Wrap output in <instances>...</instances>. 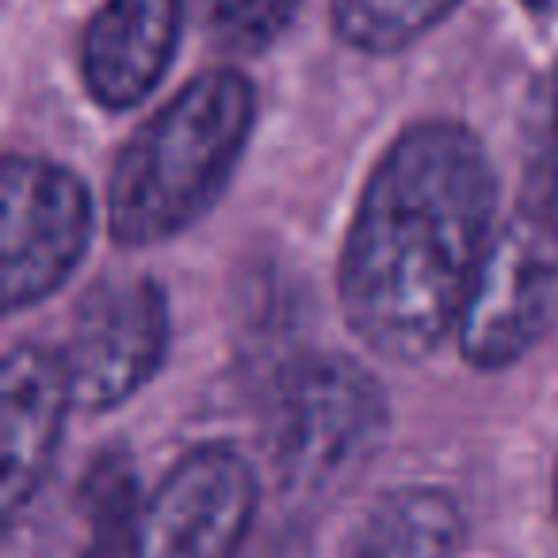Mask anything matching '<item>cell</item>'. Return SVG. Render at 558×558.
<instances>
[{"instance_id":"cell-2","label":"cell","mask_w":558,"mask_h":558,"mask_svg":"<svg viewBox=\"0 0 558 558\" xmlns=\"http://www.w3.org/2000/svg\"><path fill=\"white\" fill-rule=\"evenodd\" d=\"M256 123V88L241 70H207L154 111L108 180V230L146 248L195 226L226 192Z\"/></svg>"},{"instance_id":"cell-8","label":"cell","mask_w":558,"mask_h":558,"mask_svg":"<svg viewBox=\"0 0 558 558\" xmlns=\"http://www.w3.org/2000/svg\"><path fill=\"white\" fill-rule=\"evenodd\" d=\"M73 387L65 360L43 344H16L4 356L0 379V509L4 524L39 497L50 478L70 417Z\"/></svg>"},{"instance_id":"cell-1","label":"cell","mask_w":558,"mask_h":558,"mask_svg":"<svg viewBox=\"0 0 558 558\" xmlns=\"http://www.w3.org/2000/svg\"><path fill=\"white\" fill-rule=\"evenodd\" d=\"M494 210L497 177L474 131L451 119L405 126L375 161L344 233L352 333L395 364L433 356L459 329Z\"/></svg>"},{"instance_id":"cell-16","label":"cell","mask_w":558,"mask_h":558,"mask_svg":"<svg viewBox=\"0 0 558 558\" xmlns=\"http://www.w3.org/2000/svg\"><path fill=\"white\" fill-rule=\"evenodd\" d=\"M555 512H558V478H555Z\"/></svg>"},{"instance_id":"cell-6","label":"cell","mask_w":558,"mask_h":558,"mask_svg":"<svg viewBox=\"0 0 558 558\" xmlns=\"http://www.w3.org/2000/svg\"><path fill=\"white\" fill-rule=\"evenodd\" d=\"M169 352V299L149 276L108 279L77 306L65 375L73 402L108 413L131 402L165 364Z\"/></svg>"},{"instance_id":"cell-10","label":"cell","mask_w":558,"mask_h":558,"mask_svg":"<svg viewBox=\"0 0 558 558\" xmlns=\"http://www.w3.org/2000/svg\"><path fill=\"white\" fill-rule=\"evenodd\" d=\"M459 543H463V512L451 494L405 486L383 494L364 512L341 558H451Z\"/></svg>"},{"instance_id":"cell-13","label":"cell","mask_w":558,"mask_h":558,"mask_svg":"<svg viewBox=\"0 0 558 558\" xmlns=\"http://www.w3.org/2000/svg\"><path fill=\"white\" fill-rule=\"evenodd\" d=\"M303 0H199L203 27L230 54H260L295 24Z\"/></svg>"},{"instance_id":"cell-3","label":"cell","mask_w":558,"mask_h":558,"mask_svg":"<svg viewBox=\"0 0 558 558\" xmlns=\"http://www.w3.org/2000/svg\"><path fill=\"white\" fill-rule=\"evenodd\" d=\"M387 395L360 360L306 352L279 367L268 390V459L295 501L349 486L387 433Z\"/></svg>"},{"instance_id":"cell-17","label":"cell","mask_w":558,"mask_h":558,"mask_svg":"<svg viewBox=\"0 0 558 558\" xmlns=\"http://www.w3.org/2000/svg\"><path fill=\"white\" fill-rule=\"evenodd\" d=\"M264 558H288V555H264Z\"/></svg>"},{"instance_id":"cell-5","label":"cell","mask_w":558,"mask_h":558,"mask_svg":"<svg viewBox=\"0 0 558 558\" xmlns=\"http://www.w3.org/2000/svg\"><path fill=\"white\" fill-rule=\"evenodd\" d=\"M96 230L85 180L47 157L12 154L0 169V299L20 314L81 268Z\"/></svg>"},{"instance_id":"cell-11","label":"cell","mask_w":558,"mask_h":558,"mask_svg":"<svg viewBox=\"0 0 558 558\" xmlns=\"http://www.w3.org/2000/svg\"><path fill=\"white\" fill-rule=\"evenodd\" d=\"M138 478L123 451H104L81 482V517L88 543L81 558H134L142 524Z\"/></svg>"},{"instance_id":"cell-12","label":"cell","mask_w":558,"mask_h":558,"mask_svg":"<svg viewBox=\"0 0 558 558\" xmlns=\"http://www.w3.org/2000/svg\"><path fill=\"white\" fill-rule=\"evenodd\" d=\"M459 4L463 0H333L329 16L344 47L387 58L425 39Z\"/></svg>"},{"instance_id":"cell-7","label":"cell","mask_w":558,"mask_h":558,"mask_svg":"<svg viewBox=\"0 0 558 558\" xmlns=\"http://www.w3.org/2000/svg\"><path fill=\"white\" fill-rule=\"evenodd\" d=\"M260 482L226 444L187 451L142 509L134 558H238L253 532Z\"/></svg>"},{"instance_id":"cell-9","label":"cell","mask_w":558,"mask_h":558,"mask_svg":"<svg viewBox=\"0 0 558 558\" xmlns=\"http://www.w3.org/2000/svg\"><path fill=\"white\" fill-rule=\"evenodd\" d=\"M184 0H104L81 39V77L100 108L131 111L177 58Z\"/></svg>"},{"instance_id":"cell-4","label":"cell","mask_w":558,"mask_h":558,"mask_svg":"<svg viewBox=\"0 0 558 558\" xmlns=\"http://www.w3.org/2000/svg\"><path fill=\"white\" fill-rule=\"evenodd\" d=\"M558 326V226L520 207L494 230L459 318V349L478 372H501Z\"/></svg>"},{"instance_id":"cell-14","label":"cell","mask_w":558,"mask_h":558,"mask_svg":"<svg viewBox=\"0 0 558 558\" xmlns=\"http://www.w3.org/2000/svg\"><path fill=\"white\" fill-rule=\"evenodd\" d=\"M520 207L550 218L558 226V62L539 85L527 119L524 192Z\"/></svg>"},{"instance_id":"cell-15","label":"cell","mask_w":558,"mask_h":558,"mask_svg":"<svg viewBox=\"0 0 558 558\" xmlns=\"http://www.w3.org/2000/svg\"><path fill=\"white\" fill-rule=\"evenodd\" d=\"M520 4H524V9H532V12H543V9H550L555 0H520Z\"/></svg>"}]
</instances>
